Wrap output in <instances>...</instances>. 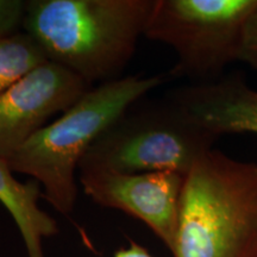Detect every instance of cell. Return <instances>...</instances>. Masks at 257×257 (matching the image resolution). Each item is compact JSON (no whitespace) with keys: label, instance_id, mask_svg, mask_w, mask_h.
I'll list each match as a JSON object with an SVG mask.
<instances>
[{"label":"cell","instance_id":"cell-3","mask_svg":"<svg viewBox=\"0 0 257 257\" xmlns=\"http://www.w3.org/2000/svg\"><path fill=\"white\" fill-rule=\"evenodd\" d=\"M162 82L161 75L125 76L89 88L6 160L10 169L36 180L46 200L68 216L78 198L75 176L82 157L118 117Z\"/></svg>","mask_w":257,"mask_h":257},{"label":"cell","instance_id":"cell-14","mask_svg":"<svg viewBox=\"0 0 257 257\" xmlns=\"http://www.w3.org/2000/svg\"><path fill=\"white\" fill-rule=\"evenodd\" d=\"M253 257H257V253H256V255H255V256H253Z\"/></svg>","mask_w":257,"mask_h":257},{"label":"cell","instance_id":"cell-1","mask_svg":"<svg viewBox=\"0 0 257 257\" xmlns=\"http://www.w3.org/2000/svg\"><path fill=\"white\" fill-rule=\"evenodd\" d=\"M154 5L155 0H30L23 25L48 60L91 86L118 79Z\"/></svg>","mask_w":257,"mask_h":257},{"label":"cell","instance_id":"cell-10","mask_svg":"<svg viewBox=\"0 0 257 257\" xmlns=\"http://www.w3.org/2000/svg\"><path fill=\"white\" fill-rule=\"evenodd\" d=\"M47 61L44 50L27 31L0 38V95Z\"/></svg>","mask_w":257,"mask_h":257},{"label":"cell","instance_id":"cell-8","mask_svg":"<svg viewBox=\"0 0 257 257\" xmlns=\"http://www.w3.org/2000/svg\"><path fill=\"white\" fill-rule=\"evenodd\" d=\"M217 137L226 134L257 135V89L237 76L195 83L168 95Z\"/></svg>","mask_w":257,"mask_h":257},{"label":"cell","instance_id":"cell-7","mask_svg":"<svg viewBox=\"0 0 257 257\" xmlns=\"http://www.w3.org/2000/svg\"><path fill=\"white\" fill-rule=\"evenodd\" d=\"M185 178L172 172L138 174L98 172L83 173L79 180L92 201L143 221L172 252Z\"/></svg>","mask_w":257,"mask_h":257},{"label":"cell","instance_id":"cell-2","mask_svg":"<svg viewBox=\"0 0 257 257\" xmlns=\"http://www.w3.org/2000/svg\"><path fill=\"white\" fill-rule=\"evenodd\" d=\"M174 257L257 253V165L212 149L185 178Z\"/></svg>","mask_w":257,"mask_h":257},{"label":"cell","instance_id":"cell-11","mask_svg":"<svg viewBox=\"0 0 257 257\" xmlns=\"http://www.w3.org/2000/svg\"><path fill=\"white\" fill-rule=\"evenodd\" d=\"M27 2L23 0H0V38L15 34L24 23Z\"/></svg>","mask_w":257,"mask_h":257},{"label":"cell","instance_id":"cell-4","mask_svg":"<svg viewBox=\"0 0 257 257\" xmlns=\"http://www.w3.org/2000/svg\"><path fill=\"white\" fill-rule=\"evenodd\" d=\"M131 107L94 141L80 162V174L172 172L186 176L219 138L169 96Z\"/></svg>","mask_w":257,"mask_h":257},{"label":"cell","instance_id":"cell-13","mask_svg":"<svg viewBox=\"0 0 257 257\" xmlns=\"http://www.w3.org/2000/svg\"><path fill=\"white\" fill-rule=\"evenodd\" d=\"M113 257H154L144 246L134 240H131L130 245L125 249L117 250Z\"/></svg>","mask_w":257,"mask_h":257},{"label":"cell","instance_id":"cell-9","mask_svg":"<svg viewBox=\"0 0 257 257\" xmlns=\"http://www.w3.org/2000/svg\"><path fill=\"white\" fill-rule=\"evenodd\" d=\"M41 188L36 180L19 182L8 161L0 157V202L14 218L28 257H46L44 239L59 233L57 221L38 206Z\"/></svg>","mask_w":257,"mask_h":257},{"label":"cell","instance_id":"cell-5","mask_svg":"<svg viewBox=\"0 0 257 257\" xmlns=\"http://www.w3.org/2000/svg\"><path fill=\"white\" fill-rule=\"evenodd\" d=\"M257 0H155L144 36L176 54L170 75L198 83L216 81L240 61Z\"/></svg>","mask_w":257,"mask_h":257},{"label":"cell","instance_id":"cell-12","mask_svg":"<svg viewBox=\"0 0 257 257\" xmlns=\"http://www.w3.org/2000/svg\"><path fill=\"white\" fill-rule=\"evenodd\" d=\"M240 62L249 64L257 72V9L250 18L244 35Z\"/></svg>","mask_w":257,"mask_h":257},{"label":"cell","instance_id":"cell-6","mask_svg":"<svg viewBox=\"0 0 257 257\" xmlns=\"http://www.w3.org/2000/svg\"><path fill=\"white\" fill-rule=\"evenodd\" d=\"M91 86L72 70L47 61L0 95V157L9 160L50 117L66 112Z\"/></svg>","mask_w":257,"mask_h":257}]
</instances>
